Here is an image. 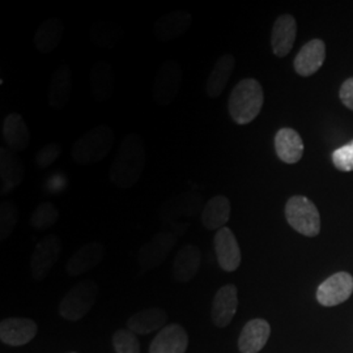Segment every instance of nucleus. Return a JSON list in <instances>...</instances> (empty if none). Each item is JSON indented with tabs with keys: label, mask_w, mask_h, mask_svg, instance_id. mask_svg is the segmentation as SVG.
I'll list each match as a JSON object with an SVG mask.
<instances>
[{
	"label": "nucleus",
	"mask_w": 353,
	"mask_h": 353,
	"mask_svg": "<svg viewBox=\"0 0 353 353\" xmlns=\"http://www.w3.org/2000/svg\"><path fill=\"white\" fill-rule=\"evenodd\" d=\"M145 166V148L138 134H127L110 166V182L117 189L134 188Z\"/></svg>",
	"instance_id": "nucleus-1"
},
{
	"label": "nucleus",
	"mask_w": 353,
	"mask_h": 353,
	"mask_svg": "<svg viewBox=\"0 0 353 353\" xmlns=\"http://www.w3.org/2000/svg\"><path fill=\"white\" fill-rule=\"evenodd\" d=\"M265 103V92L255 79H243L233 88L229 100V115L237 125H249L259 115Z\"/></svg>",
	"instance_id": "nucleus-2"
},
{
	"label": "nucleus",
	"mask_w": 353,
	"mask_h": 353,
	"mask_svg": "<svg viewBox=\"0 0 353 353\" xmlns=\"http://www.w3.org/2000/svg\"><path fill=\"white\" fill-rule=\"evenodd\" d=\"M115 134L108 125L96 126L76 140L71 154L79 165L97 164L113 150Z\"/></svg>",
	"instance_id": "nucleus-3"
},
{
	"label": "nucleus",
	"mask_w": 353,
	"mask_h": 353,
	"mask_svg": "<svg viewBox=\"0 0 353 353\" xmlns=\"http://www.w3.org/2000/svg\"><path fill=\"white\" fill-rule=\"evenodd\" d=\"M99 285L93 280L77 283L64 294L59 303V314L65 321H80L88 314L99 297Z\"/></svg>",
	"instance_id": "nucleus-4"
},
{
	"label": "nucleus",
	"mask_w": 353,
	"mask_h": 353,
	"mask_svg": "<svg viewBox=\"0 0 353 353\" xmlns=\"http://www.w3.org/2000/svg\"><path fill=\"white\" fill-rule=\"evenodd\" d=\"M285 219L290 227L305 237H316L321 232V214L309 198L293 195L285 204Z\"/></svg>",
	"instance_id": "nucleus-5"
},
{
	"label": "nucleus",
	"mask_w": 353,
	"mask_h": 353,
	"mask_svg": "<svg viewBox=\"0 0 353 353\" xmlns=\"http://www.w3.org/2000/svg\"><path fill=\"white\" fill-rule=\"evenodd\" d=\"M183 83V68L176 61H166L154 76L152 97L160 106L173 103Z\"/></svg>",
	"instance_id": "nucleus-6"
},
{
	"label": "nucleus",
	"mask_w": 353,
	"mask_h": 353,
	"mask_svg": "<svg viewBox=\"0 0 353 353\" xmlns=\"http://www.w3.org/2000/svg\"><path fill=\"white\" fill-rule=\"evenodd\" d=\"M62 254V241L55 236L49 234L38 242L30 258L32 276L36 280H43L49 275L51 268L58 262Z\"/></svg>",
	"instance_id": "nucleus-7"
},
{
	"label": "nucleus",
	"mask_w": 353,
	"mask_h": 353,
	"mask_svg": "<svg viewBox=\"0 0 353 353\" xmlns=\"http://www.w3.org/2000/svg\"><path fill=\"white\" fill-rule=\"evenodd\" d=\"M176 243V236L172 232H160L140 248L138 263L143 271H150L161 265Z\"/></svg>",
	"instance_id": "nucleus-8"
},
{
	"label": "nucleus",
	"mask_w": 353,
	"mask_h": 353,
	"mask_svg": "<svg viewBox=\"0 0 353 353\" xmlns=\"http://www.w3.org/2000/svg\"><path fill=\"white\" fill-rule=\"evenodd\" d=\"M353 293V278L348 272H338L326 279L316 290V300L323 306L345 303Z\"/></svg>",
	"instance_id": "nucleus-9"
},
{
	"label": "nucleus",
	"mask_w": 353,
	"mask_h": 353,
	"mask_svg": "<svg viewBox=\"0 0 353 353\" xmlns=\"http://www.w3.org/2000/svg\"><path fill=\"white\" fill-rule=\"evenodd\" d=\"M217 262L223 271L233 272L241 265V249L232 229L225 227L216 232L214 239Z\"/></svg>",
	"instance_id": "nucleus-10"
},
{
	"label": "nucleus",
	"mask_w": 353,
	"mask_h": 353,
	"mask_svg": "<svg viewBox=\"0 0 353 353\" xmlns=\"http://www.w3.org/2000/svg\"><path fill=\"white\" fill-rule=\"evenodd\" d=\"M239 307V297H237V287L233 284L223 285L216 292L211 318L216 327L225 328L230 325L233 318L237 313Z\"/></svg>",
	"instance_id": "nucleus-11"
},
{
	"label": "nucleus",
	"mask_w": 353,
	"mask_h": 353,
	"mask_svg": "<svg viewBox=\"0 0 353 353\" xmlns=\"http://www.w3.org/2000/svg\"><path fill=\"white\" fill-rule=\"evenodd\" d=\"M37 323L29 318H7L0 323V341L11 347H21L37 335Z\"/></svg>",
	"instance_id": "nucleus-12"
},
{
	"label": "nucleus",
	"mask_w": 353,
	"mask_h": 353,
	"mask_svg": "<svg viewBox=\"0 0 353 353\" xmlns=\"http://www.w3.org/2000/svg\"><path fill=\"white\" fill-rule=\"evenodd\" d=\"M105 256V248L100 242H89L76 250L65 263V272L76 278L100 265Z\"/></svg>",
	"instance_id": "nucleus-13"
},
{
	"label": "nucleus",
	"mask_w": 353,
	"mask_h": 353,
	"mask_svg": "<svg viewBox=\"0 0 353 353\" xmlns=\"http://www.w3.org/2000/svg\"><path fill=\"white\" fill-rule=\"evenodd\" d=\"M191 24L192 14L189 11L176 10L163 14L156 20L153 26V34L161 42H170L186 33Z\"/></svg>",
	"instance_id": "nucleus-14"
},
{
	"label": "nucleus",
	"mask_w": 353,
	"mask_h": 353,
	"mask_svg": "<svg viewBox=\"0 0 353 353\" xmlns=\"http://www.w3.org/2000/svg\"><path fill=\"white\" fill-rule=\"evenodd\" d=\"M326 45L322 39L314 38L306 42L294 58V71L303 77L314 75L325 63Z\"/></svg>",
	"instance_id": "nucleus-15"
},
{
	"label": "nucleus",
	"mask_w": 353,
	"mask_h": 353,
	"mask_svg": "<svg viewBox=\"0 0 353 353\" xmlns=\"http://www.w3.org/2000/svg\"><path fill=\"white\" fill-rule=\"evenodd\" d=\"M189 336L181 325L165 326L152 341L150 353H185L188 351Z\"/></svg>",
	"instance_id": "nucleus-16"
},
{
	"label": "nucleus",
	"mask_w": 353,
	"mask_h": 353,
	"mask_svg": "<svg viewBox=\"0 0 353 353\" xmlns=\"http://www.w3.org/2000/svg\"><path fill=\"white\" fill-rule=\"evenodd\" d=\"M297 36V23L292 14H281L276 19L271 32V46L278 58L290 54Z\"/></svg>",
	"instance_id": "nucleus-17"
},
{
	"label": "nucleus",
	"mask_w": 353,
	"mask_h": 353,
	"mask_svg": "<svg viewBox=\"0 0 353 353\" xmlns=\"http://www.w3.org/2000/svg\"><path fill=\"white\" fill-rule=\"evenodd\" d=\"M202 267V252L195 245L182 246L174 256L173 278L178 283H189Z\"/></svg>",
	"instance_id": "nucleus-18"
},
{
	"label": "nucleus",
	"mask_w": 353,
	"mask_h": 353,
	"mask_svg": "<svg viewBox=\"0 0 353 353\" xmlns=\"http://www.w3.org/2000/svg\"><path fill=\"white\" fill-rule=\"evenodd\" d=\"M74 79L71 68L61 65L51 77L50 87L48 92V103L54 110H63L71 100Z\"/></svg>",
	"instance_id": "nucleus-19"
},
{
	"label": "nucleus",
	"mask_w": 353,
	"mask_h": 353,
	"mask_svg": "<svg viewBox=\"0 0 353 353\" xmlns=\"http://www.w3.org/2000/svg\"><path fill=\"white\" fill-rule=\"evenodd\" d=\"M0 176L3 182L1 194H7L17 188L26 176V165L10 148H0Z\"/></svg>",
	"instance_id": "nucleus-20"
},
{
	"label": "nucleus",
	"mask_w": 353,
	"mask_h": 353,
	"mask_svg": "<svg viewBox=\"0 0 353 353\" xmlns=\"http://www.w3.org/2000/svg\"><path fill=\"white\" fill-rule=\"evenodd\" d=\"M271 335V327L265 319L249 321L241 331L239 348L241 353H258L265 348Z\"/></svg>",
	"instance_id": "nucleus-21"
},
{
	"label": "nucleus",
	"mask_w": 353,
	"mask_h": 353,
	"mask_svg": "<svg viewBox=\"0 0 353 353\" xmlns=\"http://www.w3.org/2000/svg\"><path fill=\"white\" fill-rule=\"evenodd\" d=\"M275 152L279 159L285 164H297L303 156V141L300 134L290 128H280L275 135Z\"/></svg>",
	"instance_id": "nucleus-22"
},
{
	"label": "nucleus",
	"mask_w": 353,
	"mask_h": 353,
	"mask_svg": "<svg viewBox=\"0 0 353 353\" xmlns=\"http://www.w3.org/2000/svg\"><path fill=\"white\" fill-rule=\"evenodd\" d=\"M90 93L97 102H106L113 97L115 75L113 67L105 61L93 64L90 74Z\"/></svg>",
	"instance_id": "nucleus-23"
},
{
	"label": "nucleus",
	"mask_w": 353,
	"mask_h": 353,
	"mask_svg": "<svg viewBox=\"0 0 353 353\" xmlns=\"http://www.w3.org/2000/svg\"><path fill=\"white\" fill-rule=\"evenodd\" d=\"M168 322V313L161 307H147L128 318L127 328L137 335H147L163 330Z\"/></svg>",
	"instance_id": "nucleus-24"
},
{
	"label": "nucleus",
	"mask_w": 353,
	"mask_h": 353,
	"mask_svg": "<svg viewBox=\"0 0 353 353\" xmlns=\"http://www.w3.org/2000/svg\"><path fill=\"white\" fill-rule=\"evenodd\" d=\"M236 58L232 54L221 55L216 63L211 74L205 83V94L210 99H219L224 89L227 87L228 81L234 71Z\"/></svg>",
	"instance_id": "nucleus-25"
},
{
	"label": "nucleus",
	"mask_w": 353,
	"mask_h": 353,
	"mask_svg": "<svg viewBox=\"0 0 353 353\" xmlns=\"http://www.w3.org/2000/svg\"><path fill=\"white\" fill-rule=\"evenodd\" d=\"M3 137L7 148L11 151L23 152L30 141V132L24 118L17 113L8 114L3 122Z\"/></svg>",
	"instance_id": "nucleus-26"
},
{
	"label": "nucleus",
	"mask_w": 353,
	"mask_h": 353,
	"mask_svg": "<svg viewBox=\"0 0 353 353\" xmlns=\"http://www.w3.org/2000/svg\"><path fill=\"white\" fill-rule=\"evenodd\" d=\"M203 227L207 230H220L225 228L230 219V202L224 195L212 196L203 207Z\"/></svg>",
	"instance_id": "nucleus-27"
},
{
	"label": "nucleus",
	"mask_w": 353,
	"mask_h": 353,
	"mask_svg": "<svg viewBox=\"0 0 353 353\" xmlns=\"http://www.w3.org/2000/svg\"><path fill=\"white\" fill-rule=\"evenodd\" d=\"M64 26L62 19H49L38 26L34 34V46L42 54H50L55 50L63 37Z\"/></svg>",
	"instance_id": "nucleus-28"
},
{
	"label": "nucleus",
	"mask_w": 353,
	"mask_h": 353,
	"mask_svg": "<svg viewBox=\"0 0 353 353\" xmlns=\"http://www.w3.org/2000/svg\"><path fill=\"white\" fill-rule=\"evenodd\" d=\"M125 33V28L119 26L113 20H99L96 21L90 30H89V37L92 42L100 48V49H113L114 46L118 43V41L122 38Z\"/></svg>",
	"instance_id": "nucleus-29"
},
{
	"label": "nucleus",
	"mask_w": 353,
	"mask_h": 353,
	"mask_svg": "<svg viewBox=\"0 0 353 353\" xmlns=\"http://www.w3.org/2000/svg\"><path fill=\"white\" fill-rule=\"evenodd\" d=\"M202 196L198 192H188L174 196L163 204L164 214L168 216H195L203 211Z\"/></svg>",
	"instance_id": "nucleus-30"
},
{
	"label": "nucleus",
	"mask_w": 353,
	"mask_h": 353,
	"mask_svg": "<svg viewBox=\"0 0 353 353\" xmlns=\"http://www.w3.org/2000/svg\"><path fill=\"white\" fill-rule=\"evenodd\" d=\"M59 220V211L52 203H41L30 216V225L37 230H48Z\"/></svg>",
	"instance_id": "nucleus-31"
},
{
	"label": "nucleus",
	"mask_w": 353,
	"mask_h": 353,
	"mask_svg": "<svg viewBox=\"0 0 353 353\" xmlns=\"http://www.w3.org/2000/svg\"><path fill=\"white\" fill-rule=\"evenodd\" d=\"M19 223V208L13 202L6 201L0 205V239L7 240Z\"/></svg>",
	"instance_id": "nucleus-32"
},
{
	"label": "nucleus",
	"mask_w": 353,
	"mask_h": 353,
	"mask_svg": "<svg viewBox=\"0 0 353 353\" xmlns=\"http://www.w3.org/2000/svg\"><path fill=\"white\" fill-rule=\"evenodd\" d=\"M113 347L117 353H140L138 336L128 328L114 332Z\"/></svg>",
	"instance_id": "nucleus-33"
},
{
	"label": "nucleus",
	"mask_w": 353,
	"mask_h": 353,
	"mask_svg": "<svg viewBox=\"0 0 353 353\" xmlns=\"http://www.w3.org/2000/svg\"><path fill=\"white\" fill-rule=\"evenodd\" d=\"M332 163L341 172H353V140L332 153Z\"/></svg>",
	"instance_id": "nucleus-34"
},
{
	"label": "nucleus",
	"mask_w": 353,
	"mask_h": 353,
	"mask_svg": "<svg viewBox=\"0 0 353 353\" xmlns=\"http://www.w3.org/2000/svg\"><path fill=\"white\" fill-rule=\"evenodd\" d=\"M61 154H62V147L57 143H52L49 145H45L37 152L34 157V163L39 168H48L54 164L61 157Z\"/></svg>",
	"instance_id": "nucleus-35"
},
{
	"label": "nucleus",
	"mask_w": 353,
	"mask_h": 353,
	"mask_svg": "<svg viewBox=\"0 0 353 353\" xmlns=\"http://www.w3.org/2000/svg\"><path fill=\"white\" fill-rule=\"evenodd\" d=\"M339 97H341V102L353 112V77L347 79L343 85H341V90H339Z\"/></svg>",
	"instance_id": "nucleus-36"
},
{
	"label": "nucleus",
	"mask_w": 353,
	"mask_h": 353,
	"mask_svg": "<svg viewBox=\"0 0 353 353\" xmlns=\"http://www.w3.org/2000/svg\"><path fill=\"white\" fill-rule=\"evenodd\" d=\"M68 353H77V352H68Z\"/></svg>",
	"instance_id": "nucleus-37"
}]
</instances>
